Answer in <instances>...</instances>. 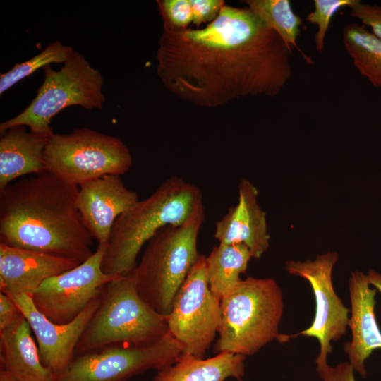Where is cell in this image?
<instances>
[{"label": "cell", "mask_w": 381, "mask_h": 381, "mask_svg": "<svg viewBox=\"0 0 381 381\" xmlns=\"http://www.w3.org/2000/svg\"><path fill=\"white\" fill-rule=\"evenodd\" d=\"M291 53L249 8L225 4L202 28L163 30L156 70L176 97L215 108L243 97L277 95L291 77Z\"/></svg>", "instance_id": "1"}, {"label": "cell", "mask_w": 381, "mask_h": 381, "mask_svg": "<svg viewBox=\"0 0 381 381\" xmlns=\"http://www.w3.org/2000/svg\"><path fill=\"white\" fill-rule=\"evenodd\" d=\"M78 188L47 171L8 184L0 190V243L85 261L93 237L77 207Z\"/></svg>", "instance_id": "2"}, {"label": "cell", "mask_w": 381, "mask_h": 381, "mask_svg": "<svg viewBox=\"0 0 381 381\" xmlns=\"http://www.w3.org/2000/svg\"><path fill=\"white\" fill-rule=\"evenodd\" d=\"M202 200L195 185L176 176L166 179L117 218L103 255V272L119 276L133 270L145 243L161 228L185 222Z\"/></svg>", "instance_id": "3"}, {"label": "cell", "mask_w": 381, "mask_h": 381, "mask_svg": "<svg viewBox=\"0 0 381 381\" xmlns=\"http://www.w3.org/2000/svg\"><path fill=\"white\" fill-rule=\"evenodd\" d=\"M221 324L215 352L252 356L274 341L285 343L280 334L284 311L282 291L272 278L247 277L220 301Z\"/></svg>", "instance_id": "4"}, {"label": "cell", "mask_w": 381, "mask_h": 381, "mask_svg": "<svg viewBox=\"0 0 381 381\" xmlns=\"http://www.w3.org/2000/svg\"><path fill=\"white\" fill-rule=\"evenodd\" d=\"M99 307L76 346L75 356L114 345L156 343L168 332L167 317L139 295L135 269L106 284Z\"/></svg>", "instance_id": "5"}, {"label": "cell", "mask_w": 381, "mask_h": 381, "mask_svg": "<svg viewBox=\"0 0 381 381\" xmlns=\"http://www.w3.org/2000/svg\"><path fill=\"white\" fill-rule=\"evenodd\" d=\"M204 219L202 200L185 222L164 226L155 234L135 268L139 295L164 317L200 255L197 243Z\"/></svg>", "instance_id": "6"}, {"label": "cell", "mask_w": 381, "mask_h": 381, "mask_svg": "<svg viewBox=\"0 0 381 381\" xmlns=\"http://www.w3.org/2000/svg\"><path fill=\"white\" fill-rule=\"evenodd\" d=\"M42 69L44 78L36 97L19 114L0 123L1 134L11 127L23 126L33 133L51 136L54 134L51 121L64 109L103 107V78L79 52L74 50L59 70L50 65Z\"/></svg>", "instance_id": "7"}, {"label": "cell", "mask_w": 381, "mask_h": 381, "mask_svg": "<svg viewBox=\"0 0 381 381\" xmlns=\"http://www.w3.org/2000/svg\"><path fill=\"white\" fill-rule=\"evenodd\" d=\"M44 159L46 171L77 186L105 175H123L133 164L122 140L86 128L54 133L46 145Z\"/></svg>", "instance_id": "8"}, {"label": "cell", "mask_w": 381, "mask_h": 381, "mask_svg": "<svg viewBox=\"0 0 381 381\" xmlns=\"http://www.w3.org/2000/svg\"><path fill=\"white\" fill-rule=\"evenodd\" d=\"M205 258L200 254L167 317L169 332L183 353L198 358H203L221 324L220 302L210 289Z\"/></svg>", "instance_id": "9"}, {"label": "cell", "mask_w": 381, "mask_h": 381, "mask_svg": "<svg viewBox=\"0 0 381 381\" xmlns=\"http://www.w3.org/2000/svg\"><path fill=\"white\" fill-rule=\"evenodd\" d=\"M182 353L181 346L168 332L153 344L114 345L75 355L54 381H127L173 364Z\"/></svg>", "instance_id": "10"}, {"label": "cell", "mask_w": 381, "mask_h": 381, "mask_svg": "<svg viewBox=\"0 0 381 381\" xmlns=\"http://www.w3.org/2000/svg\"><path fill=\"white\" fill-rule=\"evenodd\" d=\"M338 260L337 251H327L313 260H290L285 265L289 274L308 281L313 292L315 312L312 324L305 330L290 335V338L302 335L318 340L320 351L315 359L316 370L328 365L327 357L333 349L331 342L346 334L349 320L350 310L336 294L332 283V271Z\"/></svg>", "instance_id": "11"}, {"label": "cell", "mask_w": 381, "mask_h": 381, "mask_svg": "<svg viewBox=\"0 0 381 381\" xmlns=\"http://www.w3.org/2000/svg\"><path fill=\"white\" fill-rule=\"evenodd\" d=\"M105 246H97L93 254L74 268L48 278L32 296L36 308L52 322L67 324L75 320L117 276L102 268Z\"/></svg>", "instance_id": "12"}, {"label": "cell", "mask_w": 381, "mask_h": 381, "mask_svg": "<svg viewBox=\"0 0 381 381\" xmlns=\"http://www.w3.org/2000/svg\"><path fill=\"white\" fill-rule=\"evenodd\" d=\"M8 296L28 320L37 339L42 363L55 376L58 375L75 356L80 337L99 306L100 294L75 320L63 325L52 322L40 313L35 306L32 296L27 294Z\"/></svg>", "instance_id": "13"}, {"label": "cell", "mask_w": 381, "mask_h": 381, "mask_svg": "<svg viewBox=\"0 0 381 381\" xmlns=\"http://www.w3.org/2000/svg\"><path fill=\"white\" fill-rule=\"evenodd\" d=\"M77 207L98 245L107 246L117 218L138 200L119 175H105L78 186Z\"/></svg>", "instance_id": "14"}, {"label": "cell", "mask_w": 381, "mask_h": 381, "mask_svg": "<svg viewBox=\"0 0 381 381\" xmlns=\"http://www.w3.org/2000/svg\"><path fill=\"white\" fill-rule=\"evenodd\" d=\"M348 287L351 301L348 327L351 340L344 344V350L354 370L365 377V361L374 351L381 349V331L375 315L377 290L360 270L351 272Z\"/></svg>", "instance_id": "15"}, {"label": "cell", "mask_w": 381, "mask_h": 381, "mask_svg": "<svg viewBox=\"0 0 381 381\" xmlns=\"http://www.w3.org/2000/svg\"><path fill=\"white\" fill-rule=\"evenodd\" d=\"M238 202L217 222L214 237L221 243H243L252 257L260 258L270 246L265 212L258 201V190L248 179L238 183Z\"/></svg>", "instance_id": "16"}, {"label": "cell", "mask_w": 381, "mask_h": 381, "mask_svg": "<svg viewBox=\"0 0 381 381\" xmlns=\"http://www.w3.org/2000/svg\"><path fill=\"white\" fill-rule=\"evenodd\" d=\"M77 260L0 243V289L33 295L43 282L80 265Z\"/></svg>", "instance_id": "17"}, {"label": "cell", "mask_w": 381, "mask_h": 381, "mask_svg": "<svg viewBox=\"0 0 381 381\" xmlns=\"http://www.w3.org/2000/svg\"><path fill=\"white\" fill-rule=\"evenodd\" d=\"M31 332L23 315L0 331V369L18 381H54L55 375L41 361Z\"/></svg>", "instance_id": "18"}, {"label": "cell", "mask_w": 381, "mask_h": 381, "mask_svg": "<svg viewBox=\"0 0 381 381\" xmlns=\"http://www.w3.org/2000/svg\"><path fill=\"white\" fill-rule=\"evenodd\" d=\"M50 136L11 127L0 138V190L19 178L46 171L44 151Z\"/></svg>", "instance_id": "19"}, {"label": "cell", "mask_w": 381, "mask_h": 381, "mask_svg": "<svg viewBox=\"0 0 381 381\" xmlns=\"http://www.w3.org/2000/svg\"><path fill=\"white\" fill-rule=\"evenodd\" d=\"M245 359L226 352L207 359L182 353L173 364L157 371L152 381H224L229 377L241 381Z\"/></svg>", "instance_id": "20"}, {"label": "cell", "mask_w": 381, "mask_h": 381, "mask_svg": "<svg viewBox=\"0 0 381 381\" xmlns=\"http://www.w3.org/2000/svg\"><path fill=\"white\" fill-rule=\"evenodd\" d=\"M248 248L243 243H221L215 246L206 257L210 289L220 302L242 279L252 258Z\"/></svg>", "instance_id": "21"}, {"label": "cell", "mask_w": 381, "mask_h": 381, "mask_svg": "<svg viewBox=\"0 0 381 381\" xmlns=\"http://www.w3.org/2000/svg\"><path fill=\"white\" fill-rule=\"evenodd\" d=\"M342 41L360 74L381 90V40L364 25L351 23L344 28Z\"/></svg>", "instance_id": "22"}, {"label": "cell", "mask_w": 381, "mask_h": 381, "mask_svg": "<svg viewBox=\"0 0 381 381\" xmlns=\"http://www.w3.org/2000/svg\"><path fill=\"white\" fill-rule=\"evenodd\" d=\"M242 2L276 32L290 51L292 52L293 47L299 49L297 39L303 20L294 12L289 0H245Z\"/></svg>", "instance_id": "23"}, {"label": "cell", "mask_w": 381, "mask_h": 381, "mask_svg": "<svg viewBox=\"0 0 381 381\" xmlns=\"http://www.w3.org/2000/svg\"><path fill=\"white\" fill-rule=\"evenodd\" d=\"M73 51L71 47L64 45L59 41L51 42L35 56L15 64L9 71L1 74L0 95L39 68H43L51 64H64Z\"/></svg>", "instance_id": "24"}, {"label": "cell", "mask_w": 381, "mask_h": 381, "mask_svg": "<svg viewBox=\"0 0 381 381\" xmlns=\"http://www.w3.org/2000/svg\"><path fill=\"white\" fill-rule=\"evenodd\" d=\"M358 0H314V10L309 13L306 20L318 26L314 36L315 49L322 52L324 49L325 39L330 21L334 14L343 7L351 8Z\"/></svg>", "instance_id": "25"}, {"label": "cell", "mask_w": 381, "mask_h": 381, "mask_svg": "<svg viewBox=\"0 0 381 381\" xmlns=\"http://www.w3.org/2000/svg\"><path fill=\"white\" fill-rule=\"evenodd\" d=\"M164 30L187 29L193 23L190 0H157Z\"/></svg>", "instance_id": "26"}, {"label": "cell", "mask_w": 381, "mask_h": 381, "mask_svg": "<svg viewBox=\"0 0 381 381\" xmlns=\"http://www.w3.org/2000/svg\"><path fill=\"white\" fill-rule=\"evenodd\" d=\"M352 17L368 26L370 32L381 40V6L362 3L360 0L351 8Z\"/></svg>", "instance_id": "27"}, {"label": "cell", "mask_w": 381, "mask_h": 381, "mask_svg": "<svg viewBox=\"0 0 381 381\" xmlns=\"http://www.w3.org/2000/svg\"><path fill=\"white\" fill-rule=\"evenodd\" d=\"M193 23L198 27L204 23H210L219 16L226 4L223 0H190Z\"/></svg>", "instance_id": "28"}, {"label": "cell", "mask_w": 381, "mask_h": 381, "mask_svg": "<svg viewBox=\"0 0 381 381\" xmlns=\"http://www.w3.org/2000/svg\"><path fill=\"white\" fill-rule=\"evenodd\" d=\"M317 372L322 381H356L355 370L349 361L335 366L327 365Z\"/></svg>", "instance_id": "29"}, {"label": "cell", "mask_w": 381, "mask_h": 381, "mask_svg": "<svg viewBox=\"0 0 381 381\" xmlns=\"http://www.w3.org/2000/svg\"><path fill=\"white\" fill-rule=\"evenodd\" d=\"M23 315L15 301L6 294L0 293V331Z\"/></svg>", "instance_id": "30"}, {"label": "cell", "mask_w": 381, "mask_h": 381, "mask_svg": "<svg viewBox=\"0 0 381 381\" xmlns=\"http://www.w3.org/2000/svg\"><path fill=\"white\" fill-rule=\"evenodd\" d=\"M367 277L369 284L381 295V274L373 269L368 270Z\"/></svg>", "instance_id": "31"}, {"label": "cell", "mask_w": 381, "mask_h": 381, "mask_svg": "<svg viewBox=\"0 0 381 381\" xmlns=\"http://www.w3.org/2000/svg\"><path fill=\"white\" fill-rule=\"evenodd\" d=\"M0 381H18L6 371L0 369Z\"/></svg>", "instance_id": "32"}]
</instances>
